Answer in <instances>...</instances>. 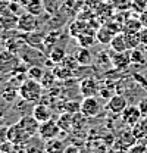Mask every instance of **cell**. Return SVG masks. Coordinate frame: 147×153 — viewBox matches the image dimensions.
Returning <instances> with one entry per match:
<instances>
[{
  "label": "cell",
  "instance_id": "obj_22",
  "mask_svg": "<svg viewBox=\"0 0 147 153\" xmlns=\"http://www.w3.org/2000/svg\"><path fill=\"white\" fill-rule=\"evenodd\" d=\"M47 56H49V59H50L55 65L56 63H62V60L66 57V50H65V47L56 44V46H53V47L50 49V52L47 53Z\"/></svg>",
  "mask_w": 147,
  "mask_h": 153
},
{
  "label": "cell",
  "instance_id": "obj_17",
  "mask_svg": "<svg viewBox=\"0 0 147 153\" xmlns=\"http://www.w3.org/2000/svg\"><path fill=\"white\" fill-rule=\"evenodd\" d=\"M16 25H18V16H16V13H13L10 10H7L4 13H0V27L3 30H7L9 31V30L16 28Z\"/></svg>",
  "mask_w": 147,
  "mask_h": 153
},
{
  "label": "cell",
  "instance_id": "obj_37",
  "mask_svg": "<svg viewBox=\"0 0 147 153\" xmlns=\"http://www.w3.org/2000/svg\"><path fill=\"white\" fill-rule=\"evenodd\" d=\"M134 79L140 84V87L144 90L147 93V78L146 76H143V75H140V74H134Z\"/></svg>",
  "mask_w": 147,
  "mask_h": 153
},
{
  "label": "cell",
  "instance_id": "obj_20",
  "mask_svg": "<svg viewBox=\"0 0 147 153\" xmlns=\"http://www.w3.org/2000/svg\"><path fill=\"white\" fill-rule=\"evenodd\" d=\"M113 36H115V33L110 30L106 24L100 25V27L97 28V31H96V38H97V41L102 43V44H109L110 40L113 38Z\"/></svg>",
  "mask_w": 147,
  "mask_h": 153
},
{
  "label": "cell",
  "instance_id": "obj_13",
  "mask_svg": "<svg viewBox=\"0 0 147 153\" xmlns=\"http://www.w3.org/2000/svg\"><path fill=\"white\" fill-rule=\"evenodd\" d=\"M18 124L21 125V128L28 134L30 137L33 135H38V127H40V122L37 121L36 118L31 115H24L21 116V119L18 121Z\"/></svg>",
  "mask_w": 147,
  "mask_h": 153
},
{
  "label": "cell",
  "instance_id": "obj_28",
  "mask_svg": "<svg viewBox=\"0 0 147 153\" xmlns=\"http://www.w3.org/2000/svg\"><path fill=\"white\" fill-rule=\"evenodd\" d=\"M56 79H57V78L55 76L53 71L46 68V71H44V75H43V78L40 79V82H41V85L44 87V90H50V88L55 85V81H56Z\"/></svg>",
  "mask_w": 147,
  "mask_h": 153
},
{
  "label": "cell",
  "instance_id": "obj_34",
  "mask_svg": "<svg viewBox=\"0 0 147 153\" xmlns=\"http://www.w3.org/2000/svg\"><path fill=\"white\" fill-rule=\"evenodd\" d=\"M62 63L65 65V66H68V68H71L72 71L76 72V69L81 66L79 63H78V60H76V57L74 56V55H66V57L62 60Z\"/></svg>",
  "mask_w": 147,
  "mask_h": 153
},
{
  "label": "cell",
  "instance_id": "obj_6",
  "mask_svg": "<svg viewBox=\"0 0 147 153\" xmlns=\"http://www.w3.org/2000/svg\"><path fill=\"white\" fill-rule=\"evenodd\" d=\"M19 31L22 34H27V33H33L38 28V19L36 15L30 13V12H24L18 16V25H16Z\"/></svg>",
  "mask_w": 147,
  "mask_h": 153
},
{
  "label": "cell",
  "instance_id": "obj_27",
  "mask_svg": "<svg viewBox=\"0 0 147 153\" xmlns=\"http://www.w3.org/2000/svg\"><path fill=\"white\" fill-rule=\"evenodd\" d=\"M72 114H68V112H62L59 119H57V124L60 127L62 131H71L74 127V122H72Z\"/></svg>",
  "mask_w": 147,
  "mask_h": 153
},
{
  "label": "cell",
  "instance_id": "obj_1",
  "mask_svg": "<svg viewBox=\"0 0 147 153\" xmlns=\"http://www.w3.org/2000/svg\"><path fill=\"white\" fill-rule=\"evenodd\" d=\"M18 56L28 66H37L38 65V66H44L46 68V63L49 60L47 53H44L40 49L31 47V46H28L25 43L21 44V47H19V50H18Z\"/></svg>",
  "mask_w": 147,
  "mask_h": 153
},
{
  "label": "cell",
  "instance_id": "obj_26",
  "mask_svg": "<svg viewBox=\"0 0 147 153\" xmlns=\"http://www.w3.org/2000/svg\"><path fill=\"white\" fill-rule=\"evenodd\" d=\"M129 57H131V63H135V65H146L147 63V55L140 47L129 50Z\"/></svg>",
  "mask_w": 147,
  "mask_h": 153
},
{
  "label": "cell",
  "instance_id": "obj_16",
  "mask_svg": "<svg viewBox=\"0 0 147 153\" xmlns=\"http://www.w3.org/2000/svg\"><path fill=\"white\" fill-rule=\"evenodd\" d=\"M52 71H53L55 76L59 81H68L71 78H75V71H72L68 66H65L63 63H56V65H53Z\"/></svg>",
  "mask_w": 147,
  "mask_h": 153
},
{
  "label": "cell",
  "instance_id": "obj_18",
  "mask_svg": "<svg viewBox=\"0 0 147 153\" xmlns=\"http://www.w3.org/2000/svg\"><path fill=\"white\" fill-rule=\"evenodd\" d=\"M143 30V24L138 18H127L122 22V33L124 34H135Z\"/></svg>",
  "mask_w": 147,
  "mask_h": 153
},
{
  "label": "cell",
  "instance_id": "obj_41",
  "mask_svg": "<svg viewBox=\"0 0 147 153\" xmlns=\"http://www.w3.org/2000/svg\"><path fill=\"white\" fill-rule=\"evenodd\" d=\"M63 153H81V150H79L76 146H72V144H71V146H66V147H65V152Z\"/></svg>",
  "mask_w": 147,
  "mask_h": 153
},
{
  "label": "cell",
  "instance_id": "obj_36",
  "mask_svg": "<svg viewBox=\"0 0 147 153\" xmlns=\"http://www.w3.org/2000/svg\"><path fill=\"white\" fill-rule=\"evenodd\" d=\"M137 108L140 109V112H141L143 116H147V96H144L143 99H140V100H138Z\"/></svg>",
  "mask_w": 147,
  "mask_h": 153
},
{
  "label": "cell",
  "instance_id": "obj_15",
  "mask_svg": "<svg viewBox=\"0 0 147 153\" xmlns=\"http://www.w3.org/2000/svg\"><path fill=\"white\" fill-rule=\"evenodd\" d=\"M25 153H46V141L38 135L30 137V140L25 143Z\"/></svg>",
  "mask_w": 147,
  "mask_h": 153
},
{
  "label": "cell",
  "instance_id": "obj_38",
  "mask_svg": "<svg viewBox=\"0 0 147 153\" xmlns=\"http://www.w3.org/2000/svg\"><path fill=\"white\" fill-rule=\"evenodd\" d=\"M128 153H147V147L143 144H134L129 147Z\"/></svg>",
  "mask_w": 147,
  "mask_h": 153
},
{
  "label": "cell",
  "instance_id": "obj_2",
  "mask_svg": "<svg viewBox=\"0 0 147 153\" xmlns=\"http://www.w3.org/2000/svg\"><path fill=\"white\" fill-rule=\"evenodd\" d=\"M19 97L25 102H30V103H37L40 102L43 91H44V87L41 85L40 81L36 79H30L27 78L21 85H19Z\"/></svg>",
  "mask_w": 147,
  "mask_h": 153
},
{
  "label": "cell",
  "instance_id": "obj_19",
  "mask_svg": "<svg viewBox=\"0 0 147 153\" xmlns=\"http://www.w3.org/2000/svg\"><path fill=\"white\" fill-rule=\"evenodd\" d=\"M109 47H110V50H113V52H127L128 50V46H127L125 34L122 31L118 33V34H115L113 38L110 40Z\"/></svg>",
  "mask_w": 147,
  "mask_h": 153
},
{
  "label": "cell",
  "instance_id": "obj_35",
  "mask_svg": "<svg viewBox=\"0 0 147 153\" xmlns=\"http://www.w3.org/2000/svg\"><path fill=\"white\" fill-rule=\"evenodd\" d=\"M19 96V90H16V88H6L4 91H3V94H1V97L6 100V102H13L16 97Z\"/></svg>",
  "mask_w": 147,
  "mask_h": 153
},
{
  "label": "cell",
  "instance_id": "obj_39",
  "mask_svg": "<svg viewBox=\"0 0 147 153\" xmlns=\"http://www.w3.org/2000/svg\"><path fill=\"white\" fill-rule=\"evenodd\" d=\"M140 40L141 46H147V27H143V30L140 31Z\"/></svg>",
  "mask_w": 147,
  "mask_h": 153
},
{
  "label": "cell",
  "instance_id": "obj_25",
  "mask_svg": "<svg viewBox=\"0 0 147 153\" xmlns=\"http://www.w3.org/2000/svg\"><path fill=\"white\" fill-rule=\"evenodd\" d=\"M65 152V144L60 138H52L46 141V153H63Z\"/></svg>",
  "mask_w": 147,
  "mask_h": 153
},
{
  "label": "cell",
  "instance_id": "obj_8",
  "mask_svg": "<svg viewBox=\"0 0 147 153\" xmlns=\"http://www.w3.org/2000/svg\"><path fill=\"white\" fill-rule=\"evenodd\" d=\"M110 63L116 71H125L131 65V57H129V50L127 52H113L110 50L109 53Z\"/></svg>",
  "mask_w": 147,
  "mask_h": 153
},
{
  "label": "cell",
  "instance_id": "obj_45",
  "mask_svg": "<svg viewBox=\"0 0 147 153\" xmlns=\"http://www.w3.org/2000/svg\"><path fill=\"white\" fill-rule=\"evenodd\" d=\"M146 147H147V144H146Z\"/></svg>",
  "mask_w": 147,
  "mask_h": 153
},
{
  "label": "cell",
  "instance_id": "obj_30",
  "mask_svg": "<svg viewBox=\"0 0 147 153\" xmlns=\"http://www.w3.org/2000/svg\"><path fill=\"white\" fill-rule=\"evenodd\" d=\"M44 71H46L44 66H38V65L37 66H30L28 71H27V78L40 81L43 78V75H44Z\"/></svg>",
  "mask_w": 147,
  "mask_h": 153
},
{
  "label": "cell",
  "instance_id": "obj_44",
  "mask_svg": "<svg viewBox=\"0 0 147 153\" xmlns=\"http://www.w3.org/2000/svg\"><path fill=\"white\" fill-rule=\"evenodd\" d=\"M0 153H1V150H0Z\"/></svg>",
  "mask_w": 147,
  "mask_h": 153
},
{
  "label": "cell",
  "instance_id": "obj_11",
  "mask_svg": "<svg viewBox=\"0 0 147 153\" xmlns=\"http://www.w3.org/2000/svg\"><path fill=\"white\" fill-rule=\"evenodd\" d=\"M127 106H128V100L122 94H113L106 103V109L112 114H122Z\"/></svg>",
  "mask_w": 147,
  "mask_h": 153
},
{
  "label": "cell",
  "instance_id": "obj_5",
  "mask_svg": "<svg viewBox=\"0 0 147 153\" xmlns=\"http://www.w3.org/2000/svg\"><path fill=\"white\" fill-rule=\"evenodd\" d=\"M6 140L10 141L12 146H19V144H25L28 140H30V135L25 133L21 125L18 122L7 127V131H6Z\"/></svg>",
  "mask_w": 147,
  "mask_h": 153
},
{
  "label": "cell",
  "instance_id": "obj_32",
  "mask_svg": "<svg viewBox=\"0 0 147 153\" xmlns=\"http://www.w3.org/2000/svg\"><path fill=\"white\" fill-rule=\"evenodd\" d=\"M125 40H127L128 50H132V49H135V47H140V46H141L140 33H135V34H125Z\"/></svg>",
  "mask_w": 147,
  "mask_h": 153
},
{
  "label": "cell",
  "instance_id": "obj_7",
  "mask_svg": "<svg viewBox=\"0 0 147 153\" xmlns=\"http://www.w3.org/2000/svg\"><path fill=\"white\" fill-rule=\"evenodd\" d=\"M60 127L57 124V121H53V119H49V121H44L40 124L38 127V135L47 141V140H52V138H56L59 134H60Z\"/></svg>",
  "mask_w": 147,
  "mask_h": 153
},
{
  "label": "cell",
  "instance_id": "obj_33",
  "mask_svg": "<svg viewBox=\"0 0 147 153\" xmlns=\"http://www.w3.org/2000/svg\"><path fill=\"white\" fill-rule=\"evenodd\" d=\"M79 108H81V103H78L76 100H69V102H65L63 103V112H68V114H76L79 112Z\"/></svg>",
  "mask_w": 147,
  "mask_h": 153
},
{
  "label": "cell",
  "instance_id": "obj_14",
  "mask_svg": "<svg viewBox=\"0 0 147 153\" xmlns=\"http://www.w3.org/2000/svg\"><path fill=\"white\" fill-rule=\"evenodd\" d=\"M33 116L41 124V122H44V121L52 119L53 112H52V109H50V106H49L47 103L37 102L36 105H34V108H33Z\"/></svg>",
  "mask_w": 147,
  "mask_h": 153
},
{
  "label": "cell",
  "instance_id": "obj_46",
  "mask_svg": "<svg viewBox=\"0 0 147 153\" xmlns=\"http://www.w3.org/2000/svg\"><path fill=\"white\" fill-rule=\"evenodd\" d=\"M0 130H1V128H0Z\"/></svg>",
  "mask_w": 147,
  "mask_h": 153
},
{
  "label": "cell",
  "instance_id": "obj_23",
  "mask_svg": "<svg viewBox=\"0 0 147 153\" xmlns=\"http://www.w3.org/2000/svg\"><path fill=\"white\" fill-rule=\"evenodd\" d=\"M78 44H79V47H90L91 44H94V41L97 40L96 38V31H88V28L84 31V33H81L78 37Z\"/></svg>",
  "mask_w": 147,
  "mask_h": 153
},
{
  "label": "cell",
  "instance_id": "obj_3",
  "mask_svg": "<svg viewBox=\"0 0 147 153\" xmlns=\"http://www.w3.org/2000/svg\"><path fill=\"white\" fill-rule=\"evenodd\" d=\"M21 57L18 53H13L10 50H1L0 52V74L1 75H10L15 74V71L18 69L21 65Z\"/></svg>",
  "mask_w": 147,
  "mask_h": 153
},
{
  "label": "cell",
  "instance_id": "obj_40",
  "mask_svg": "<svg viewBox=\"0 0 147 153\" xmlns=\"http://www.w3.org/2000/svg\"><path fill=\"white\" fill-rule=\"evenodd\" d=\"M138 19H140V22L143 24V27H147V9H144V10L138 15Z\"/></svg>",
  "mask_w": 147,
  "mask_h": 153
},
{
  "label": "cell",
  "instance_id": "obj_31",
  "mask_svg": "<svg viewBox=\"0 0 147 153\" xmlns=\"http://www.w3.org/2000/svg\"><path fill=\"white\" fill-rule=\"evenodd\" d=\"M87 28H88V27H87L85 22H82V21H74L72 24H71V27H69V34H71L72 37H78V36H79L81 33H84Z\"/></svg>",
  "mask_w": 147,
  "mask_h": 153
},
{
  "label": "cell",
  "instance_id": "obj_43",
  "mask_svg": "<svg viewBox=\"0 0 147 153\" xmlns=\"http://www.w3.org/2000/svg\"><path fill=\"white\" fill-rule=\"evenodd\" d=\"M16 1H19V3H21V6H24V7H25V4L28 3V0H16Z\"/></svg>",
  "mask_w": 147,
  "mask_h": 153
},
{
  "label": "cell",
  "instance_id": "obj_21",
  "mask_svg": "<svg viewBox=\"0 0 147 153\" xmlns=\"http://www.w3.org/2000/svg\"><path fill=\"white\" fill-rule=\"evenodd\" d=\"M74 56L76 57L78 63L81 66H88L93 63V55L91 52L88 50V47H79L76 49V52L74 53Z\"/></svg>",
  "mask_w": 147,
  "mask_h": 153
},
{
  "label": "cell",
  "instance_id": "obj_9",
  "mask_svg": "<svg viewBox=\"0 0 147 153\" xmlns=\"http://www.w3.org/2000/svg\"><path fill=\"white\" fill-rule=\"evenodd\" d=\"M100 91V84L97 82L96 78L93 76H87L82 78L79 82V93L82 97H90V96H97Z\"/></svg>",
  "mask_w": 147,
  "mask_h": 153
},
{
  "label": "cell",
  "instance_id": "obj_10",
  "mask_svg": "<svg viewBox=\"0 0 147 153\" xmlns=\"http://www.w3.org/2000/svg\"><path fill=\"white\" fill-rule=\"evenodd\" d=\"M44 37H46V34L44 33H40V31H33V33H27V34L21 36L22 41L25 44H28L31 47H36V49H40L44 53H47L46 52V47H44Z\"/></svg>",
  "mask_w": 147,
  "mask_h": 153
},
{
  "label": "cell",
  "instance_id": "obj_42",
  "mask_svg": "<svg viewBox=\"0 0 147 153\" xmlns=\"http://www.w3.org/2000/svg\"><path fill=\"white\" fill-rule=\"evenodd\" d=\"M4 112H6V111L0 106V119H3V118H4Z\"/></svg>",
  "mask_w": 147,
  "mask_h": 153
},
{
  "label": "cell",
  "instance_id": "obj_24",
  "mask_svg": "<svg viewBox=\"0 0 147 153\" xmlns=\"http://www.w3.org/2000/svg\"><path fill=\"white\" fill-rule=\"evenodd\" d=\"M25 10L36 15V16H40L46 9H44V1L43 0H28V3L25 4Z\"/></svg>",
  "mask_w": 147,
  "mask_h": 153
},
{
  "label": "cell",
  "instance_id": "obj_12",
  "mask_svg": "<svg viewBox=\"0 0 147 153\" xmlns=\"http://www.w3.org/2000/svg\"><path fill=\"white\" fill-rule=\"evenodd\" d=\"M121 115H122L124 122H125L127 125H129V127L137 125V124L141 121V118H143V115L140 112V109L137 108V105H128V106L125 108V111Z\"/></svg>",
  "mask_w": 147,
  "mask_h": 153
},
{
  "label": "cell",
  "instance_id": "obj_4",
  "mask_svg": "<svg viewBox=\"0 0 147 153\" xmlns=\"http://www.w3.org/2000/svg\"><path fill=\"white\" fill-rule=\"evenodd\" d=\"M79 112L84 115L85 118H96L97 115L102 112V103L96 96H90V97H84L81 102V108Z\"/></svg>",
  "mask_w": 147,
  "mask_h": 153
},
{
  "label": "cell",
  "instance_id": "obj_29",
  "mask_svg": "<svg viewBox=\"0 0 147 153\" xmlns=\"http://www.w3.org/2000/svg\"><path fill=\"white\" fill-rule=\"evenodd\" d=\"M59 38H60V31L59 30H53V31H50L49 34H46V37H44V47H47L49 49V52H50V49L57 44V41H59ZM47 52V53H49Z\"/></svg>",
  "mask_w": 147,
  "mask_h": 153
}]
</instances>
